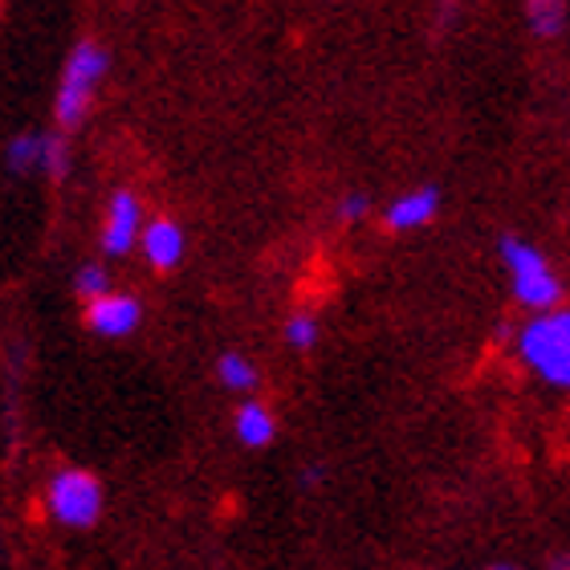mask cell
<instances>
[{"label": "cell", "instance_id": "cell-11", "mask_svg": "<svg viewBox=\"0 0 570 570\" xmlns=\"http://www.w3.org/2000/svg\"><path fill=\"white\" fill-rule=\"evenodd\" d=\"M41 151H46V135H17L4 147V164H9L12 176H29L41 167Z\"/></svg>", "mask_w": 570, "mask_h": 570}, {"label": "cell", "instance_id": "cell-9", "mask_svg": "<svg viewBox=\"0 0 570 570\" xmlns=\"http://www.w3.org/2000/svg\"><path fill=\"white\" fill-rule=\"evenodd\" d=\"M233 428H237V440L245 444V449H265V444H274V436H277L274 412H269L265 404H257V400L237 407Z\"/></svg>", "mask_w": 570, "mask_h": 570}, {"label": "cell", "instance_id": "cell-15", "mask_svg": "<svg viewBox=\"0 0 570 570\" xmlns=\"http://www.w3.org/2000/svg\"><path fill=\"white\" fill-rule=\"evenodd\" d=\"M41 171H49L53 179L66 176V142L58 135H46V151H41Z\"/></svg>", "mask_w": 570, "mask_h": 570}, {"label": "cell", "instance_id": "cell-18", "mask_svg": "<svg viewBox=\"0 0 570 570\" xmlns=\"http://www.w3.org/2000/svg\"><path fill=\"white\" fill-rule=\"evenodd\" d=\"M489 570H522V567H513V562H493Z\"/></svg>", "mask_w": 570, "mask_h": 570}, {"label": "cell", "instance_id": "cell-13", "mask_svg": "<svg viewBox=\"0 0 570 570\" xmlns=\"http://www.w3.org/2000/svg\"><path fill=\"white\" fill-rule=\"evenodd\" d=\"M285 343L294 346V351H309V346L318 343V322H314V314H289V322H285Z\"/></svg>", "mask_w": 570, "mask_h": 570}, {"label": "cell", "instance_id": "cell-3", "mask_svg": "<svg viewBox=\"0 0 570 570\" xmlns=\"http://www.w3.org/2000/svg\"><path fill=\"white\" fill-rule=\"evenodd\" d=\"M102 78H107V49L95 46V41H78L70 49V58H66L58 98H53L61 127H78L86 119V107H90Z\"/></svg>", "mask_w": 570, "mask_h": 570}, {"label": "cell", "instance_id": "cell-7", "mask_svg": "<svg viewBox=\"0 0 570 570\" xmlns=\"http://www.w3.org/2000/svg\"><path fill=\"white\" fill-rule=\"evenodd\" d=\"M440 213V191L436 188H412L404 196H395L383 213V225L392 233H416V228L432 225Z\"/></svg>", "mask_w": 570, "mask_h": 570}, {"label": "cell", "instance_id": "cell-5", "mask_svg": "<svg viewBox=\"0 0 570 570\" xmlns=\"http://www.w3.org/2000/svg\"><path fill=\"white\" fill-rule=\"evenodd\" d=\"M142 213L135 191H115L107 204V225H102V253L107 257H127L142 240Z\"/></svg>", "mask_w": 570, "mask_h": 570}, {"label": "cell", "instance_id": "cell-8", "mask_svg": "<svg viewBox=\"0 0 570 570\" xmlns=\"http://www.w3.org/2000/svg\"><path fill=\"white\" fill-rule=\"evenodd\" d=\"M139 245L155 269H176L179 257H184V228H179L176 220L159 216V220H151V225L142 228Z\"/></svg>", "mask_w": 570, "mask_h": 570}, {"label": "cell", "instance_id": "cell-6", "mask_svg": "<svg viewBox=\"0 0 570 570\" xmlns=\"http://www.w3.org/2000/svg\"><path fill=\"white\" fill-rule=\"evenodd\" d=\"M139 318H142V306L131 294H107L86 306V326L95 334H102V338H127L139 326Z\"/></svg>", "mask_w": 570, "mask_h": 570}, {"label": "cell", "instance_id": "cell-10", "mask_svg": "<svg viewBox=\"0 0 570 570\" xmlns=\"http://www.w3.org/2000/svg\"><path fill=\"white\" fill-rule=\"evenodd\" d=\"M567 21H570V12H567V4H559V0H534V4H525V24H530V33L534 37L554 41V37L567 33Z\"/></svg>", "mask_w": 570, "mask_h": 570}, {"label": "cell", "instance_id": "cell-14", "mask_svg": "<svg viewBox=\"0 0 570 570\" xmlns=\"http://www.w3.org/2000/svg\"><path fill=\"white\" fill-rule=\"evenodd\" d=\"M73 289L86 297V302H98V297L110 294V282H107V269L102 265H82L78 277H73Z\"/></svg>", "mask_w": 570, "mask_h": 570}, {"label": "cell", "instance_id": "cell-2", "mask_svg": "<svg viewBox=\"0 0 570 570\" xmlns=\"http://www.w3.org/2000/svg\"><path fill=\"white\" fill-rule=\"evenodd\" d=\"M501 262L510 269V285H513V297L522 302L525 309H534V314H554L562 302V282L554 274V265L542 257V249H534L530 240L522 237H501L498 245Z\"/></svg>", "mask_w": 570, "mask_h": 570}, {"label": "cell", "instance_id": "cell-16", "mask_svg": "<svg viewBox=\"0 0 570 570\" xmlns=\"http://www.w3.org/2000/svg\"><path fill=\"white\" fill-rule=\"evenodd\" d=\"M367 213H371V200L363 196V191H351V196H343V200H338V220H346V225L363 220Z\"/></svg>", "mask_w": 570, "mask_h": 570}, {"label": "cell", "instance_id": "cell-12", "mask_svg": "<svg viewBox=\"0 0 570 570\" xmlns=\"http://www.w3.org/2000/svg\"><path fill=\"white\" fill-rule=\"evenodd\" d=\"M216 375H220L228 392H253L257 387V367L240 351H225V355L216 358Z\"/></svg>", "mask_w": 570, "mask_h": 570}, {"label": "cell", "instance_id": "cell-17", "mask_svg": "<svg viewBox=\"0 0 570 570\" xmlns=\"http://www.w3.org/2000/svg\"><path fill=\"white\" fill-rule=\"evenodd\" d=\"M550 570H570V554H559V559L550 562Z\"/></svg>", "mask_w": 570, "mask_h": 570}, {"label": "cell", "instance_id": "cell-4", "mask_svg": "<svg viewBox=\"0 0 570 570\" xmlns=\"http://www.w3.org/2000/svg\"><path fill=\"white\" fill-rule=\"evenodd\" d=\"M49 518L66 530H86V525L98 522L102 513V485L98 476H90L86 469H61L53 481H49L46 493Z\"/></svg>", "mask_w": 570, "mask_h": 570}, {"label": "cell", "instance_id": "cell-1", "mask_svg": "<svg viewBox=\"0 0 570 570\" xmlns=\"http://www.w3.org/2000/svg\"><path fill=\"white\" fill-rule=\"evenodd\" d=\"M518 358L550 387L570 392V309L534 314L518 331Z\"/></svg>", "mask_w": 570, "mask_h": 570}]
</instances>
